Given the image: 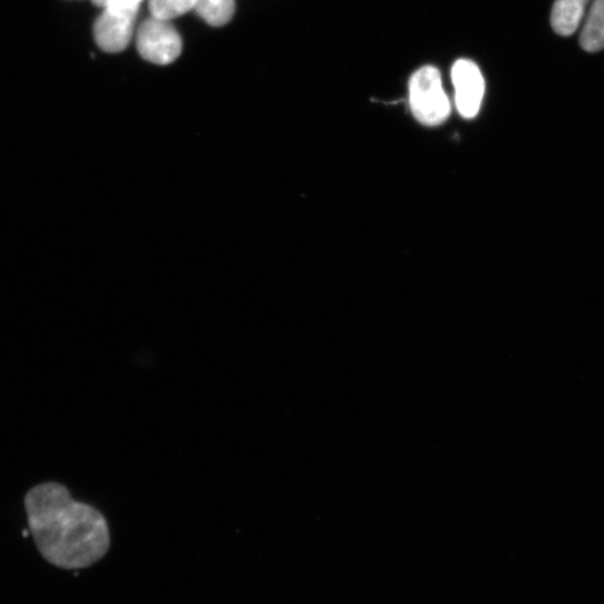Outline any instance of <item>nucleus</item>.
Segmentation results:
<instances>
[{
    "label": "nucleus",
    "instance_id": "obj_1",
    "mask_svg": "<svg viewBox=\"0 0 604 604\" xmlns=\"http://www.w3.org/2000/svg\"><path fill=\"white\" fill-rule=\"evenodd\" d=\"M24 505L31 534L42 556L65 570L91 566L109 551L105 518L89 504L72 499L60 482L30 490Z\"/></svg>",
    "mask_w": 604,
    "mask_h": 604
},
{
    "label": "nucleus",
    "instance_id": "obj_2",
    "mask_svg": "<svg viewBox=\"0 0 604 604\" xmlns=\"http://www.w3.org/2000/svg\"><path fill=\"white\" fill-rule=\"evenodd\" d=\"M410 106L424 126H439L449 117L451 106L443 90L441 74L433 66H423L411 78Z\"/></svg>",
    "mask_w": 604,
    "mask_h": 604
},
{
    "label": "nucleus",
    "instance_id": "obj_3",
    "mask_svg": "<svg viewBox=\"0 0 604 604\" xmlns=\"http://www.w3.org/2000/svg\"><path fill=\"white\" fill-rule=\"evenodd\" d=\"M137 49L146 61L157 65H167L180 58L183 42L180 33L170 21L152 17L139 30Z\"/></svg>",
    "mask_w": 604,
    "mask_h": 604
},
{
    "label": "nucleus",
    "instance_id": "obj_4",
    "mask_svg": "<svg viewBox=\"0 0 604 604\" xmlns=\"http://www.w3.org/2000/svg\"><path fill=\"white\" fill-rule=\"evenodd\" d=\"M140 10L104 9L93 27V35L99 48L106 53L126 50L133 39Z\"/></svg>",
    "mask_w": 604,
    "mask_h": 604
},
{
    "label": "nucleus",
    "instance_id": "obj_5",
    "mask_svg": "<svg viewBox=\"0 0 604 604\" xmlns=\"http://www.w3.org/2000/svg\"><path fill=\"white\" fill-rule=\"evenodd\" d=\"M451 78L459 113L467 119L474 117L485 94V81L479 68L469 60H459L452 66Z\"/></svg>",
    "mask_w": 604,
    "mask_h": 604
},
{
    "label": "nucleus",
    "instance_id": "obj_6",
    "mask_svg": "<svg viewBox=\"0 0 604 604\" xmlns=\"http://www.w3.org/2000/svg\"><path fill=\"white\" fill-rule=\"evenodd\" d=\"M590 0H555L551 24L555 33L571 37L580 28Z\"/></svg>",
    "mask_w": 604,
    "mask_h": 604
},
{
    "label": "nucleus",
    "instance_id": "obj_7",
    "mask_svg": "<svg viewBox=\"0 0 604 604\" xmlns=\"http://www.w3.org/2000/svg\"><path fill=\"white\" fill-rule=\"evenodd\" d=\"M580 43L586 52H597L604 49V0H594Z\"/></svg>",
    "mask_w": 604,
    "mask_h": 604
},
{
    "label": "nucleus",
    "instance_id": "obj_8",
    "mask_svg": "<svg viewBox=\"0 0 604 604\" xmlns=\"http://www.w3.org/2000/svg\"><path fill=\"white\" fill-rule=\"evenodd\" d=\"M197 14L211 27L226 25L234 17V0H197L195 9Z\"/></svg>",
    "mask_w": 604,
    "mask_h": 604
},
{
    "label": "nucleus",
    "instance_id": "obj_9",
    "mask_svg": "<svg viewBox=\"0 0 604 604\" xmlns=\"http://www.w3.org/2000/svg\"><path fill=\"white\" fill-rule=\"evenodd\" d=\"M197 0H150L153 18L171 21L195 9Z\"/></svg>",
    "mask_w": 604,
    "mask_h": 604
},
{
    "label": "nucleus",
    "instance_id": "obj_10",
    "mask_svg": "<svg viewBox=\"0 0 604 604\" xmlns=\"http://www.w3.org/2000/svg\"><path fill=\"white\" fill-rule=\"evenodd\" d=\"M93 4L101 9L110 10H140V6L143 0H92Z\"/></svg>",
    "mask_w": 604,
    "mask_h": 604
}]
</instances>
